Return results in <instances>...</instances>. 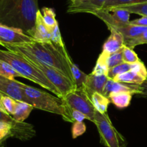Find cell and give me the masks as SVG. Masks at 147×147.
I'll list each match as a JSON object with an SVG mask.
<instances>
[{
	"instance_id": "cb8c5ba5",
	"label": "cell",
	"mask_w": 147,
	"mask_h": 147,
	"mask_svg": "<svg viewBox=\"0 0 147 147\" xmlns=\"http://www.w3.org/2000/svg\"><path fill=\"white\" fill-rule=\"evenodd\" d=\"M131 69V63H127L123 62L121 64L115 66L114 67L111 68L108 70L107 72V77L110 80H113L115 77H117L119 74H121L123 73L128 71Z\"/></svg>"
},
{
	"instance_id": "ab89813d",
	"label": "cell",
	"mask_w": 147,
	"mask_h": 147,
	"mask_svg": "<svg viewBox=\"0 0 147 147\" xmlns=\"http://www.w3.org/2000/svg\"><path fill=\"white\" fill-rule=\"evenodd\" d=\"M0 147H4V146L2 145V146H0Z\"/></svg>"
},
{
	"instance_id": "4dcf8cb0",
	"label": "cell",
	"mask_w": 147,
	"mask_h": 147,
	"mask_svg": "<svg viewBox=\"0 0 147 147\" xmlns=\"http://www.w3.org/2000/svg\"><path fill=\"white\" fill-rule=\"evenodd\" d=\"M51 41L54 43V44L60 46V47L63 48L66 46L63 40V38H62L60 30H59V24H57L51 30Z\"/></svg>"
},
{
	"instance_id": "603a6c76",
	"label": "cell",
	"mask_w": 147,
	"mask_h": 147,
	"mask_svg": "<svg viewBox=\"0 0 147 147\" xmlns=\"http://www.w3.org/2000/svg\"><path fill=\"white\" fill-rule=\"evenodd\" d=\"M0 76L12 80L15 79V77H20L19 74L10 65L1 59H0Z\"/></svg>"
},
{
	"instance_id": "8992f818",
	"label": "cell",
	"mask_w": 147,
	"mask_h": 147,
	"mask_svg": "<svg viewBox=\"0 0 147 147\" xmlns=\"http://www.w3.org/2000/svg\"><path fill=\"white\" fill-rule=\"evenodd\" d=\"M22 56H25L31 64L33 65L35 67H36L43 74V75L59 90L62 97L66 95L69 92L76 89L74 83L69 77L58 71L57 69L42 63L40 61L37 60L36 59L31 56H28V55H22Z\"/></svg>"
},
{
	"instance_id": "5bb4252c",
	"label": "cell",
	"mask_w": 147,
	"mask_h": 147,
	"mask_svg": "<svg viewBox=\"0 0 147 147\" xmlns=\"http://www.w3.org/2000/svg\"><path fill=\"white\" fill-rule=\"evenodd\" d=\"M109 30H114L120 32L123 36L124 40L134 38L141 35L147 31V27L138 26L129 23H122L118 27L113 28H109Z\"/></svg>"
},
{
	"instance_id": "74e56055",
	"label": "cell",
	"mask_w": 147,
	"mask_h": 147,
	"mask_svg": "<svg viewBox=\"0 0 147 147\" xmlns=\"http://www.w3.org/2000/svg\"><path fill=\"white\" fill-rule=\"evenodd\" d=\"M142 96L147 97V78L142 84L140 85V94Z\"/></svg>"
},
{
	"instance_id": "6da1fadb",
	"label": "cell",
	"mask_w": 147,
	"mask_h": 147,
	"mask_svg": "<svg viewBox=\"0 0 147 147\" xmlns=\"http://www.w3.org/2000/svg\"><path fill=\"white\" fill-rule=\"evenodd\" d=\"M7 50L22 55H28L42 63L57 69L74 82L73 77L66 58V46L60 47L51 41H32L21 46H3Z\"/></svg>"
},
{
	"instance_id": "3957f363",
	"label": "cell",
	"mask_w": 147,
	"mask_h": 147,
	"mask_svg": "<svg viewBox=\"0 0 147 147\" xmlns=\"http://www.w3.org/2000/svg\"><path fill=\"white\" fill-rule=\"evenodd\" d=\"M0 59L10 65L21 77H24L43 88L53 92L56 97L61 98L62 95L43 74L31 64L25 56L9 50L0 49Z\"/></svg>"
},
{
	"instance_id": "4fadbf2b",
	"label": "cell",
	"mask_w": 147,
	"mask_h": 147,
	"mask_svg": "<svg viewBox=\"0 0 147 147\" xmlns=\"http://www.w3.org/2000/svg\"><path fill=\"white\" fill-rule=\"evenodd\" d=\"M110 35L102 47V52L111 54L121 50L124 46V38L120 32L114 30H110Z\"/></svg>"
},
{
	"instance_id": "d590c367",
	"label": "cell",
	"mask_w": 147,
	"mask_h": 147,
	"mask_svg": "<svg viewBox=\"0 0 147 147\" xmlns=\"http://www.w3.org/2000/svg\"><path fill=\"white\" fill-rule=\"evenodd\" d=\"M71 118L74 122H82L84 119H87V117L80 111L71 109Z\"/></svg>"
},
{
	"instance_id": "7402d4cb",
	"label": "cell",
	"mask_w": 147,
	"mask_h": 147,
	"mask_svg": "<svg viewBox=\"0 0 147 147\" xmlns=\"http://www.w3.org/2000/svg\"><path fill=\"white\" fill-rule=\"evenodd\" d=\"M41 13L43 21L49 29L51 30L57 25L58 22L56 19V12L54 9L49 7H43Z\"/></svg>"
},
{
	"instance_id": "277c9868",
	"label": "cell",
	"mask_w": 147,
	"mask_h": 147,
	"mask_svg": "<svg viewBox=\"0 0 147 147\" xmlns=\"http://www.w3.org/2000/svg\"><path fill=\"white\" fill-rule=\"evenodd\" d=\"M22 88L34 108L61 116L64 104L61 98L22 83Z\"/></svg>"
},
{
	"instance_id": "1f68e13d",
	"label": "cell",
	"mask_w": 147,
	"mask_h": 147,
	"mask_svg": "<svg viewBox=\"0 0 147 147\" xmlns=\"http://www.w3.org/2000/svg\"><path fill=\"white\" fill-rule=\"evenodd\" d=\"M86 125L84 122H74L73 125L71 127V135L72 138H77L85 133Z\"/></svg>"
},
{
	"instance_id": "d6986e66",
	"label": "cell",
	"mask_w": 147,
	"mask_h": 147,
	"mask_svg": "<svg viewBox=\"0 0 147 147\" xmlns=\"http://www.w3.org/2000/svg\"><path fill=\"white\" fill-rule=\"evenodd\" d=\"M146 80V79L144 78V77L131 70L119 74L113 79V80H115V81L120 82L138 84H141Z\"/></svg>"
},
{
	"instance_id": "ffe728a7",
	"label": "cell",
	"mask_w": 147,
	"mask_h": 147,
	"mask_svg": "<svg viewBox=\"0 0 147 147\" xmlns=\"http://www.w3.org/2000/svg\"><path fill=\"white\" fill-rule=\"evenodd\" d=\"M144 2H147V0H107L101 9L108 10L113 8L138 5Z\"/></svg>"
},
{
	"instance_id": "7a4b0ae2",
	"label": "cell",
	"mask_w": 147,
	"mask_h": 147,
	"mask_svg": "<svg viewBox=\"0 0 147 147\" xmlns=\"http://www.w3.org/2000/svg\"><path fill=\"white\" fill-rule=\"evenodd\" d=\"M38 10V0H0V23L22 30L28 35Z\"/></svg>"
},
{
	"instance_id": "f546056e",
	"label": "cell",
	"mask_w": 147,
	"mask_h": 147,
	"mask_svg": "<svg viewBox=\"0 0 147 147\" xmlns=\"http://www.w3.org/2000/svg\"><path fill=\"white\" fill-rule=\"evenodd\" d=\"M1 100H2V105H3L5 110H6V112L12 116L15 111L16 100L11 98L9 96L2 94V93H1Z\"/></svg>"
},
{
	"instance_id": "83f0119b",
	"label": "cell",
	"mask_w": 147,
	"mask_h": 147,
	"mask_svg": "<svg viewBox=\"0 0 147 147\" xmlns=\"http://www.w3.org/2000/svg\"><path fill=\"white\" fill-rule=\"evenodd\" d=\"M143 44H147V31L134 38L124 40V46L132 49H134L136 46Z\"/></svg>"
},
{
	"instance_id": "8d00e7d4",
	"label": "cell",
	"mask_w": 147,
	"mask_h": 147,
	"mask_svg": "<svg viewBox=\"0 0 147 147\" xmlns=\"http://www.w3.org/2000/svg\"><path fill=\"white\" fill-rule=\"evenodd\" d=\"M130 23L132 24V25H138V26L147 27V17L142 16L141 18H138V19L130 21Z\"/></svg>"
},
{
	"instance_id": "e0dca14e",
	"label": "cell",
	"mask_w": 147,
	"mask_h": 147,
	"mask_svg": "<svg viewBox=\"0 0 147 147\" xmlns=\"http://www.w3.org/2000/svg\"><path fill=\"white\" fill-rule=\"evenodd\" d=\"M133 94L127 92L111 93L107 98L118 108L122 109L128 107L132 100Z\"/></svg>"
},
{
	"instance_id": "484cf974",
	"label": "cell",
	"mask_w": 147,
	"mask_h": 147,
	"mask_svg": "<svg viewBox=\"0 0 147 147\" xmlns=\"http://www.w3.org/2000/svg\"><path fill=\"white\" fill-rule=\"evenodd\" d=\"M121 9H125L129 12L130 13H134L139 15L141 16H146L147 17V2L144 3L138 4V5H130V6L121 7Z\"/></svg>"
},
{
	"instance_id": "f35d334b",
	"label": "cell",
	"mask_w": 147,
	"mask_h": 147,
	"mask_svg": "<svg viewBox=\"0 0 147 147\" xmlns=\"http://www.w3.org/2000/svg\"><path fill=\"white\" fill-rule=\"evenodd\" d=\"M0 110H2V111H3V112H5V113H7L6 112V110H5V108H4L3 105H2V100H1V92H0Z\"/></svg>"
},
{
	"instance_id": "9c48e42d",
	"label": "cell",
	"mask_w": 147,
	"mask_h": 147,
	"mask_svg": "<svg viewBox=\"0 0 147 147\" xmlns=\"http://www.w3.org/2000/svg\"><path fill=\"white\" fill-rule=\"evenodd\" d=\"M0 92L10 97L16 101L31 105L22 88V83L15 79H8L0 76Z\"/></svg>"
},
{
	"instance_id": "f1b7e54d",
	"label": "cell",
	"mask_w": 147,
	"mask_h": 147,
	"mask_svg": "<svg viewBox=\"0 0 147 147\" xmlns=\"http://www.w3.org/2000/svg\"><path fill=\"white\" fill-rule=\"evenodd\" d=\"M123 62L131 63V64L140 61L138 55L136 53L134 49L126 47L125 46L123 48Z\"/></svg>"
},
{
	"instance_id": "7c38bea8",
	"label": "cell",
	"mask_w": 147,
	"mask_h": 147,
	"mask_svg": "<svg viewBox=\"0 0 147 147\" xmlns=\"http://www.w3.org/2000/svg\"><path fill=\"white\" fill-rule=\"evenodd\" d=\"M108 79L107 75H97L92 73L90 74L87 76V82L84 89L90 97L94 92L102 94L105 86Z\"/></svg>"
},
{
	"instance_id": "d6a6232c",
	"label": "cell",
	"mask_w": 147,
	"mask_h": 147,
	"mask_svg": "<svg viewBox=\"0 0 147 147\" xmlns=\"http://www.w3.org/2000/svg\"><path fill=\"white\" fill-rule=\"evenodd\" d=\"M131 71H134L136 73L138 74L144 78H147V69L146 68L144 63L141 61H137L134 63H131Z\"/></svg>"
},
{
	"instance_id": "5b68a950",
	"label": "cell",
	"mask_w": 147,
	"mask_h": 147,
	"mask_svg": "<svg viewBox=\"0 0 147 147\" xmlns=\"http://www.w3.org/2000/svg\"><path fill=\"white\" fill-rule=\"evenodd\" d=\"M94 124L100 134V143L105 147H126L127 141L113 125L107 113L95 112Z\"/></svg>"
},
{
	"instance_id": "44dd1931",
	"label": "cell",
	"mask_w": 147,
	"mask_h": 147,
	"mask_svg": "<svg viewBox=\"0 0 147 147\" xmlns=\"http://www.w3.org/2000/svg\"><path fill=\"white\" fill-rule=\"evenodd\" d=\"M107 55L108 54L102 51L96 61L95 66L93 69L92 74H97V75H107L109 70L106 64V57Z\"/></svg>"
},
{
	"instance_id": "4316f807",
	"label": "cell",
	"mask_w": 147,
	"mask_h": 147,
	"mask_svg": "<svg viewBox=\"0 0 147 147\" xmlns=\"http://www.w3.org/2000/svg\"><path fill=\"white\" fill-rule=\"evenodd\" d=\"M107 11L112 14L113 16L120 22L123 23H129L130 22V13L127 10L121 9V8H113L108 9Z\"/></svg>"
},
{
	"instance_id": "ba28073f",
	"label": "cell",
	"mask_w": 147,
	"mask_h": 147,
	"mask_svg": "<svg viewBox=\"0 0 147 147\" xmlns=\"http://www.w3.org/2000/svg\"><path fill=\"white\" fill-rule=\"evenodd\" d=\"M33 41L30 35L22 30L0 23V45L21 46Z\"/></svg>"
},
{
	"instance_id": "52a82bcc",
	"label": "cell",
	"mask_w": 147,
	"mask_h": 147,
	"mask_svg": "<svg viewBox=\"0 0 147 147\" xmlns=\"http://www.w3.org/2000/svg\"><path fill=\"white\" fill-rule=\"evenodd\" d=\"M61 99L71 109L80 111L87 117V120L94 123L96 110L91 101V97L84 88L74 89Z\"/></svg>"
},
{
	"instance_id": "8fae6325",
	"label": "cell",
	"mask_w": 147,
	"mask_h": 147,
	"mask_svg": "<svg viewBox=\"0 0 147 147\" xmlns=\"http://www.w3.org/2000/svg\"><path fill=\"white\" fill-rule=\"evenodd\" d=\"M51 30L45 24L43 15L40 10L38 11L35 18V22L32 30L28 32V35L32 38L33 41L49 42L51 41Z\"/></svg>"
},
{
	"instance_id": "836d02e7",
	"label": "cell",
	"mask_w": 147,
	"mask_h": 147,
	"mask_svg": "<svg viewBox=\"0 0 147 147\" xmlns=\"http://www.w3.org/2000/svg\"><path fill=\"white\" fill-rule=\"evenodd\" d=\"M107 1V0H89V3L91 7L90 14H92L94 11L101 9Z\"/></svg>"
},
{
	"instance_id": "9a60e30c",
	"label": "cell",
	"mask_w": 147,
	"mask_h": 147,
	"mask_svg": "<svg viewBox=\"0 0 147 147\" xmlns=\"http://www.w3.org/2000/svg\"><path fill=\"white\" fill-rule=\"evenodd\" d=\"M65 54H66V60H67L68 64H69L71 72L76 89L84 88L86 82H87L88 74H86L85 73H84L75 63H74L67 51H66Z\"/></svg>"
},
{
	"instance_id": "2e32d148",
	"label": "cell",
	"mask_w": 147,
	"mask_h": 147,
	"mask_svg": "<svg viewBox=\"0 0 147 147\" xmlns=\"http://www.w3.org/2000/svg\"><path fill=\"white\" fill-rule=\"evenodd\" d=\"M33 109L34 107L31 105L24 102L16 101L15 111L12 117L18 122H25Z\"/></svg>"
},
{
	"instance_id": "30bf717a",
	"label": "cell",
	"mask_w": 147,
	"mask_h": 147,
	"mask_svg": "<svg viewBox=\"0 0 147 147\" xmlns=\"http://www.w3.org/2000/svg\"><path fill=\"white\" fill-rule=\"evenodd\" d=\"M140 85L138 84L131 83H124L115 81L113 80L108 79L105 86L102 94L105 97H108L111 93L127 92L131 94H140Z\"/></svg>"
},
{
	"instance_id": "ac0fdd59",
	"label": "cell",
	"mask_w": 147,
	"mask_h": 147,
	"mask_svg": "<svg viewBox=\"0 0 147 147\" xmlns=\"http://www.w3.org/2000/svg\"><path fill=\"white\" fill-rule=\"evenodd\" d=\"M91 101L94 108L100 113H107L110 101L107 97L98 92L93 93L91 95Z\"/></svg>"
},
{
	"instance_id": "d4e9b609",
	"label": "cell",
	"mask_w": 147,
	"mask_h": 147,
	"mask_svg": "<svg viewBox=\"0 0 147 147\" xmlns=\"http://www.w3.org/2000/svg\"><path fill=\"white\" fill-rule=\"evenodd\" d=\"M122 63H123V49L115 52V53L107 55V57H106V64H107L109 69L115 66H118Z\"/></svg>"
},
{
	"instance_id": "e575fe53",
	"label": "cell",
	"mask_w": 147,
	"mask_h": 147,
	"mask_svg": "<svg viewBox=\"0 0 147 147\" xmlns=\"http://www.w3.org/2000/svg\"><path fill=\"white\" fill-rule=\"evenodd\" d=\"M0 121H5V122L9 123L15 125H20L22 124L23 122H18L15 121L11 115L9 114L3 112L2 110H0Z\"/></svg>"
}]
</instances>
